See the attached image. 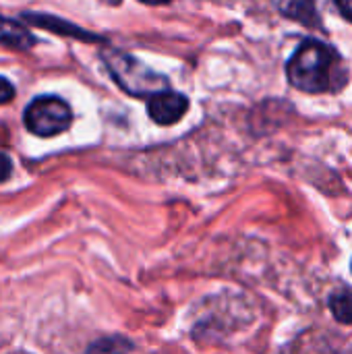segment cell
<instances>
[{
    "instance_id": "6da1fadb",
    "label": "cell",
    "mask_w": 352,
    "mask_h": 354,
    "mask_svg": "<svg viewBox=\"0 0 352 354\" xmlns=\"http://www.w3.org/2000/svg\"><path fill=\"white\" fill-rule=\"evenodd\" d=\"M286 77L299 91L326 93L349 83V68L334 46L322 39H303L286 62Z\"/></svg>"
},
{
    "instance_id": "7a4b0ae2",
    "label": "cell",
    "mask_w": 352,
    "mask_h": 354,
    "mask_svg": "<svg viewBox=\"0 0 352 354\" xmlns=\"http://www.w3.org/2000/svg\"><path fill=\"white\" fill-rule=\"evenodd\" d=\"M102 60H104L110 77L114 79V83L129 95L149 97V95L170 87V79L166 75L156 73L143 60H139L137 56H133L129 52L104 50Z\"/></svg>"
},
{
    "instance_id": "3957f363",
    "label": "cell",
    "mask_w": 352,
    "mask_h": 354,
    "mask_svg": "<svg viewBox=\"0 0 352 354\" xmlns=\"http://www.w3.org/2000/svg\"><path fill=\"white\" fill-rule=\"evenodd\" d=\"M25 129L37 137H56L71 129L73 110L58 95H37L33 97L23 112Z\"/></svg>"
},
{
    "instance_id": "277c9868",
    "label": "cell",
    "mask_w": 352,
    "mask_h": 354,
    "mask_svg": "<svg viewBox=\"0 0 352 354\" xmlns=\"http://www.w3.org/2000/svg\"><path fill=\"white\" fill-rule=\"evenodd\" d=\"M189 110V97L168 89H162L154 95H149L147 100V116L160 124V127H168V124H176Z\"/></svg>"
},
{
    "instance_id": "5b68a950",
    "label": "cell",
    "mask_w": 352,
    "mask_h": 354,
    "mask_svg": "<svg viewBox=\"0 0 352 354\" xmlns=\"http://www.w3.org/2000/svg\"><path fill=\"white\" fill-rule=\"evenodd\" d=\"M23 21L39 27V29H46V31H54L58 35H68V37H77L81 41H102L100 35L87 31V29H81L79 25L71 23V21H64L60 17H54V15H44V12H23Z\"/></svg>"
},
{
    "instance_id": "8992f818",
    "label": "cell",
    "mask_w": 352,
    "mask_h": 354,
    "mask_svg": "<svg viewBox=\"0 0 352 354\" xmlns=\"http://www.w3.org/2000/svg\"><path fill=\"white\" fill-rule=\"evenodd\" d=\"M272 2L282 17L303 27L322 29V15L317 10L315 0H272Z\"/></svg>"
},
{
    "instance_id": "52a82bcc",
    "label": "cell",
    "mask_w": 352,
    "mask_h": 354,
    "mask_svg": "<svg viewBox=\"0 0 352 354\" xmlns=\"http://www.w3.org/2000/svg\"><path fill=\"white\" fill-rule=\"evenodd\" d=\"M35 41L37 39L23 23L0 15V46H8L15 50H31Z\"/></svg>"
},
{
    "instance_id": "ba28073f",
    "label": "cell",
    "mask_w": 352,
    "mask_h": 354,
    "mask_svg": "<svg viewBox=\"0 0 352 354\" xmlns=\"http://www.w3.org/2000/svg\"><path fill=\"white\" fill-rule=\"evenodd\" d=\"M328 305H330V311L336 317V322H340L344 326H352V288L349 286L336 288L330 295Z\"/></svg>"
},
{
    "instance_id": "9c48e42d",
    "label": "cell",
    "mask_w": 352,
    "mask_h": 354,
    "mask_svg": "<svg viewBox=\"0 0 352 354\" xmlns=\"http://www.w3.org/2000/svg\"><path fill=\"white\" fill-rule=\"evenodd\" d=\"M89 351H133V344L118 336V338H112V342H108V338H104V340L91 344Z\"/></svg>"
},
{
    "instance_id": "30bf717a",
    "label": "cell",
    "mask_w": 352,
    "mask_h": 354,
    "mask_svg": "<svg viewBox=\"0 0 352 354\" xmlns=\"http://www.w3.org/2000/svg\"><path fill=\"white\" fill-rule=\"evenodd\" d=\"M12 97H15V85L6 77L0 75V106L12 102Z\"/></svg>"
},
{
    "instance_id": "8fae6325",
    "label": "cell",
    "mask_w": 352,
    "mask_h": 354,
    "mask_svg": "<svg viewBox=\"0 0 352 354\" xmlns=\"http://www.w3.org/2000/svg\"><path fill=\"white\" fill-rule=\"evenodd\" d=\"M12 172V160L6 151H0V183L8 180Z\"/></svg>"
},
{
    "instance_id": "7c38bea8",
    "label": "cell",
    "mask_w": 352,
    "mask_h": 354,
    "mask_svg": "<svg viewBox=\"0 0 352 354\" xmlns=\"http://www.w3.org/2000/svg\"><path fill=\"white\" fill-rule=\"evenodd\" d=\"M332 2L338 8V12L352 23V0H332Z\"/></svg>"
},
{
    "instance_id": "4fadbf2b",
    "label": "cell",
    "mask_w": 352,
    "mask_h": 354,
    "mask_svg": "<svg viewBox=\"0 0 352 354\" xmlns=\"http://www.w3.org/2000/svg\"><path fill=\"white\" fill-rule=\"evenodd\" d=\"M139 2L149 4V6H160V4H168V2H172V0H139Z\"/></svg>"
},
{
    "instance_id": "5bb4252c",
    "label": "cell",
    "mask_w": 352,
    "mask_h": 354,
    "mask_svg": "<svg viewBox=\"0 0 352 354\" xmlns=\"http://www.w3.org/2000/svg\"><path fill=\"white\" fill-rule=\"evenodd\" d=\"M351 272H352V261H351Z\"/></svg>"
}]
</instances>
